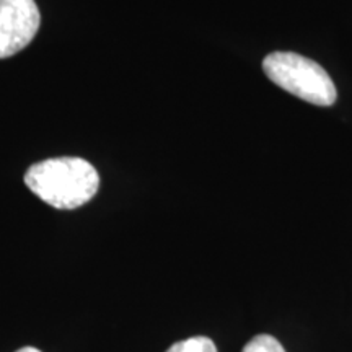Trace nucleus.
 I'll return each instance as SVG.
<instances>
[{
	"label": "nucleus",
	"mask_w": 352,
	"mask_h": 352,
	"mask_svg": "<svg viewBox=\"0 0 352 352\" xmlns=\"http://www.w3.org/2000/svg\"><path fill=\"white\" fill-rule=\"evenodd\" d=\"M39 25L41 13L34 0H0V59L23 51Z\"/></svg>",
	"instance_id": "7ed1b4c3"
},
{
	"label": "nucleus",
	"mask_w": 352,
	"mask_h": 352,
	"mask_svg": "<svg viewBox=\"0 0 352 352\" xmlns=\"http://www.w3.org/2000/svg\"><path fill=\"white\" fill-rule=\"evenodd\" d=\"M166 352H217V346L210 338L195 336L175 342Z\"/></svg>",
	"instance_id": "20e7f679"
},
{
	"label": "nucleus",
	"mask_w": 352,
	"mask_h": 352,
	"mask_svg": "<svg viewBox=\"0 0 352 352\" xmlns=\"http://www.w3.org/2000/svg\"><path fill=\"white\" fill-rule=\"evenodd\" d=\"M266 76L289 94L316 107H331L336 101V87L328 72L296 52H272L263 60Z\"/></svg>",
	"instance_id": "f03ea898"
},
{
	"label": "nucleus",
	"mask_w": 352,
	"mask_h": 352,
	"mask_svg": "<svg viewBox=\"0 0 352 352\" xmlns=\"http://www.w3.org/2000/svg\"><path fill=\"white\" fill-rule=\"evenodd\" d=\"M241 352H285V349L276 338L270 334H258L243 347Z\"/></svg>",
	"instance_id": "39448f33"
},
{
	"label": "nucleus",
	"mask_w": 352,
	"mask_h": 352,
	"mask_svg": "<svg viewBox=\"0 0 352 352\" xmlns=\"http://www.w3.org/2000/svg\"><path fill=\"white\" fill-rule=\"evenodd\" d=\"M16 352H41L39 349H36V347H21V349H19Z\"/></svg>",
	"instance_id": "423d86ee"
},
{
	"label": "nucleus",
	"mask_w": 352,
	"mask_h": 352,
	"mask_svg": "<svg viewBox=\"0 0 352 352\" xmlns=\"http://www.w3.org/2000/svg\"><path fill=\"white\" fill-rule=\"evenodd\" d=\"M25 184L51 208L72 210L94 199L100 176L80 157H59L30 166Z\"/></svg>",
	"instance_id": "f257e3e1"
}]
</instances>
